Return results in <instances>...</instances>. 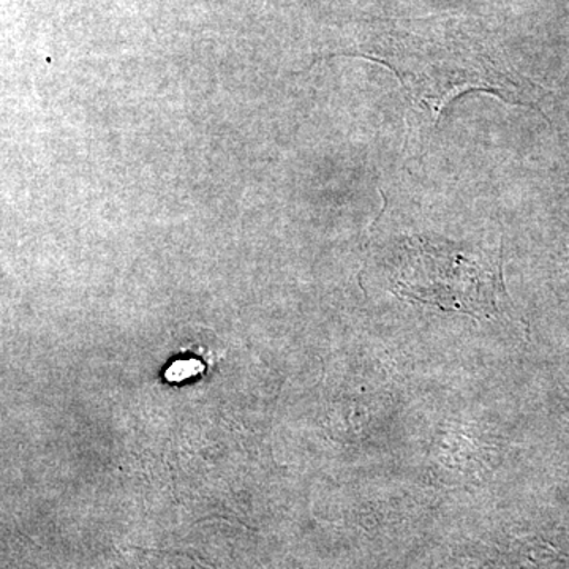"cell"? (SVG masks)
Masks as SVG:
<instances>
[{
	"instance_id": "1",
	"label": "cell",
	"mask_w": 569,
	"mask_h": 569,
	"mask_svg": "<svg viewBox=\"0 0 569 569\" xmlns=\"http://www.w3.org/2000/svg\"><path fill=\"white\" fill-rule=\"evenodd\" d=\"M408 258V269L400 274L399 288L427 302L448 305L449 309L478 312L493 305L489 276L475 261L452 250L422 242Z\"/></svg>"
}]
</instances>
